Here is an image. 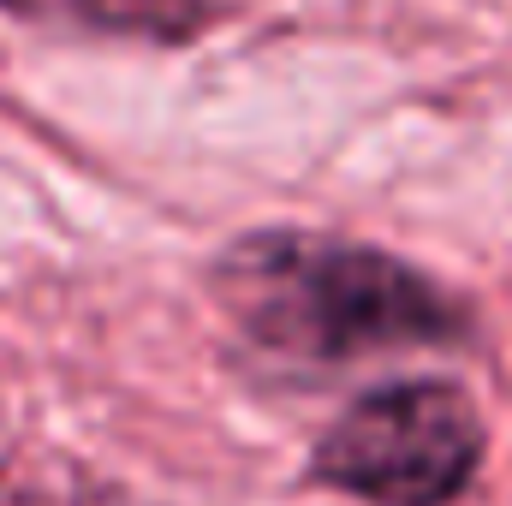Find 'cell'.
<instances>
[{
    "mask_svg": "<svg viewBox=\"0 0 512 506\" xmlns=\"http://www.w3.org/2000/svg\"><path fill=\"white\" fill-rule=\"evenodd\" d=\"M215 298L233 328L298 364H364L441 346L459 328L453 298L411 262L322 233H251L215 262Z\"/></svg>",
    "mask_w": 512,
    "mask_h": 506,
    "instance_id": "cell-1",
    "label": "cell"
},
{
    "mask_svg": "<svg viewBox=\"0 0 512 506\" xmlns=\"http://www.w3.org/2000/svg\"><path fill=\"white\" fill-rule=\"evenodd\" d=\"M483 411L465 387L405 376L352 399L316 441V483L364 506H453L483 471Z\"/></svg>",
    "mask_w": 512,
    "mask_h": 506,
    "instance_id": "cell-2",
    "label": "cell"
},
{
    "mask_svg": "<svg viewBox=\"0 0 512 506\" xmlns=\"http://www.w3.org/2000/svg\"><path fill=\"white\" fill-rule=\"evenodd\" d=\"M0 506H137L114 489H96L78 471H24L6 465L0 471Z\"/></svg>",
    "mask_w": 512,
    "mask_h": 506,
    "instance_id": "cell-3",
    "label": "cell"
},
{
    "mask_svg": "<svg viewBox=\"0 0 512 506\" xmlns=\"http://www.w3.org/2000/svg\"><path fill=\"white\" fill-rule=\"evenodd\" d=\"M72 6H102V12H108V18H131L126 6H120V0H72Z\"/></svg>",
    "mask_w": 512,
    "mask_h": 506,
    "instance_id": "cell-4",
    "label": "cell"
},
{
    "mask_svg": "<svg viewBox=\"0 0 512 506\" xmlns=\"http://www.w3.org/2000/svg\"><path fill=\"white\" fill-rule=\"evenodd\" d=\"M6 465H12V459H6V453H0V471H6Z\"/></svg>",
    "mask_w": 512,
    "mask_h": 506,
    "instance_id": "cell-5",
    "label": "cell"
}]
</instances>
